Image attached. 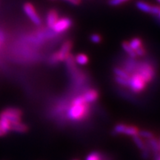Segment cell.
I'll return each mask as SVG.
<instances>
[{
  "mask_svg": "<svg viewBox=\"0 0 160 160\" xmlns=\"http://www.w3.org/2000/svg\"><path fill=\"white\" fill-rule=\"evenodd\" d=\"M136 52V54L138 57H143V56H145L146 54V53H147V51H146V49L145 48V47L142 46V47L139 48V49H137V51H135Z\"/></svg>",
  "mask_w": 160,
  "mask_h": 160,
  "instance_id": "obj_27",
  "label": "cell"
},
{
  "mask_svg": "<svg viewBox=\"0 0 160 160\" xmlns=\"http://www.w3.org/2000/svg\"><path fill=\"white\" fill-rule=\"evenodd\" d=\"M128 82V88L132 92L135 93H142L145 91L147 85L146 82L137 72H134L130 76Z\"/></svg>",
  "mask_w": 160,
  "mask_h": 160,
  "instance_id": "obj_4",
  "label": "cell"
},
{
  "mask_svg": "<svg viewBox=\"0 0 160 160\" xmlns=\"http://www.w3.org/2000/svg\"><path fill=\"white\" fill-rule=\"evenodd\" d=\"M59 19V14L56 9H51L48 11L47 16H46V22H47V25L50 29L53 28V25Z\"/></svg>",
  "mask_w": 160,
  "mask_h": 160,
  "instance_id": "obj_8",
  "label": "cell"
},
{
  "mask_svg": "<svg viewBox=\"0 0 160 160\" xmlns=\"http://www.w3.org/2000/svg\"><path fill=\"white\" fill-rule=\"evenodd\" d=\"M65 1L68 2L72 4V5H79L82 2V0H65Z\"/></svg>",
  "mask_w": 160,
  "mask_h": 160,
  "instance_id": "obj_29",
  "label": "cell"
},
{
  "mask_svg": "<svg viewBox=\"0 0 160 160\" xmlns=\"http://www.w3.org/2000/svg\"><path fill=\"white\" fill-rule=\"evenodd\" d=\"M135 72L139 73L147 84L153 81L156 76L154 67L151 63L147 62H144L139 64L137 65Z\"/></svg>",
  "mask_w": 160,
  "mask_h": 160,
  "instance_id": "obj_3",
  "label": "cell"
},
{
  "mask_svg": "<svg viewBox=\"0 0 160 160\" xmlns=\"http://www.w3.org/2000/svg\"><path fill=\"white\" fill-rule=\"evenodd\" d=\"M136 6L138 9L144 12V13H151L153 16L158 15V13L160 11V6L151 5V4L146 2L141 1V0L137 2Z\"/></svg>",
  "mask_w": 160,
  "mask_h": 160,
  "instance_id": "obj_7",
  "label": "cell"
},
{
  "mask_svg": "<svg viewBox=\"0 0 160 160\" xmlns=\"http://www.w3.org/2000/svg\"><path fill=\"white\" fill-rule=\"evenodd\" d=\"M28 126L25 125V124L22 123L21 122H20L11 124V131L16 132V133H27V132L28 131Z\"/></svg>",
  "mask_w": 160,
  "mask_h": 160,
  "instance_id": "obj_11",
  "label": "cell"
},
{
  "mask_svg": "<svg viewBox=\"0 0 160 160\" xmlns=\"http://www.w3.org/2000/svg\"><path fill=\"white\" fill-rule=\"evenodd\" d=\"M138 136H139L141 138H145L147 139H152L154 138V133H152L151 131H139Z\"/></svg>",
  "mask_w": 160,
  "mask_h": 160,
  "instance_id": "obj_24",
  "label": "cell"
},
{
  "mask_svg": "<svg viewBox=\"0 0 160 160\" xmlns=\"http://www.w3.org/2000/svg\"><path fill=\"white\" fill-rule=\"evenodd\" d=\"M148 145L150 149L153 153H154V158L160 154V147L159 140L156 139V138H152V139H148Z\"/></svg>",
  "mask_w": 160,
  "mask_h": 160,
  "instance_id": "obj_10",
  "label": "cell"
},
{
  "mask_svg": "<svg viewBox=\"0 0 160 160\" xmlns=\"http://www.w3.org/2000/svg\"><path fill=\"white\" fill-rule=\"evenodd\" d=\"M85 160H102V157L99 152L94 151L88 155Z\"/></svg>",
  "mask_w": 160,
  "mask_h": 160,
  "instance_id": "obj_23",
  "label": "cell"
},
{
  "mask_svg": "<svg viewBox=\"0 0 160 160\" xmlns=\"http://www.w3.org/2000/svg\"><path fill=\"white\" fill-rule=\"evenodd\" d=\"M129 44H130V46L131 47V48L134 51H137V49H139V48L142 47L143 46L142 40L139 37L133 38V39L129 42Z\"/></svg>",
  "mask_w": 160,
  "mask_h": 160,
  "instance_id": "obj_16",
  "label": "cell"
},
{
  "mask_svg": "<svg viewBox=\"0 0 160 160\" xmlns=\"http://www.w3.org/2000/svg\"><path fill=\"white\" fill-rule=\"evenodd\" d=\"M74 60L75 62H77L78 65H85L88 63L89 59L88 57L85 53H79V54H77L74 57Z\"/></svg>",
  "mask_w": 160,
  "mask_h": 160,
  "instance_id": "obj_15",
  "label": "cell"
},
{
  "mask_svg": "<svg viewBox=\"0 0 160 160\" xmlns=\"http://www.w3.org/2000/svg\"><path fill=\"white\" fill-rule=\"evenodd\" d=\"M155 160H160V154L155 158Z\"/></svg>",
  "mask_w": 160,
  "mask_h": 160,
  "instance_id": "obj_32",
  "label": "cell"
},
{
  "mask_svg": "<svg viewBox=\"0 0 160 160\" xmlns=\"http://www.w3.org/2000/svg\"><path fill=\"white\" fill-rule=\"evenodd\" d=\"M139 131V129L137 127H136V126L126 125L123 134L133 137H134V136L138 135Z\"/></svg>",
  "mask_w": 160,
  "mask_h": 160,
  "instance_id": "obj_13",
  "label": "cell"
},
{
  "mask_svg": "<svg viewBox=\"0 0 160 160\" xmlns=\"http://www.w3.org/2000/svg\"><path fill=\"white\" fill-rule=\"evenodd\" d=\"M122 47L124 51H125L129 55V57L132 58V59H136L137 57V54H136V52L131 48V47L130 46V44L128 41H124L122 44Z\"/></svg>",
  "mask_w": 160,
  "mask_h": 160,
  "instance_id": "obj_14",
  "label": "cell"
},
{
  "mask_svg": "<svg viewBox=\"0 0 160 160\" xmlns=\"http://www.w3.org/2000/svg\"><path fill=\"white\" fill-rule=\"evenodd\" d=\"M90 40H91L93 43L99 44L102 42V36L100 34H98V33H93V34H91V37H90Z\"/></svg>",
  "mask_w": 160,
  "mask_h": 160,
  "instance_id": "obj_25",
  "label": "cell"
},
{
  "mask_svg": "<svg viewBox=\"0 0 160 160\" xmlns=\"http://www.w3.org/2000/svg\"><path fill=\"white\" fill-rule=\"evenodd\" d=\"M157 1L159 3H160V0H157Z\"/></svg>",
  "mask_w": 160,
  "mask_h": 160,
  "instance_id": "obj_33",
  "label": "cell"
},
{
  "mask_svg": "<svg viewBox=\"0 0 160 160\" xmlns=\"http://www.w3.org/2000/svg\"><path fill=\"white\" fill-rule=\"evenodd\" d=\"M5 33L0 29V44H2L5 42Z\"/></svg>",
  "mask_w": 160,
  "mask_h": 160,
  "instance_id": "obj_28",
  "label": "cell"
},
{
  "mask_svg": "<svg viewBox=\"0 0 160 160\" xmlns=\"http://www.w3.org/2000/svg\"><path fill=\"white\" fill-rule=\"evenodd\" d=\"M2 112L6 113H8V114L18 116V117H21L23 114L22 111V110H20L19 108H6Z\"/></svg>",
  "mask_w": 160,
  "mask_h": 160,
  "instance_id": "obj_19",
  "label": "cell"
},
{
  "mask_svg": "<svg viewBox=\"0 0 160 160\" xmlns=\"http://www.w3.org/2000/svg\"><path fill=\"white\" fill-rule=\"evenodd\" d=\"M73 160H78V159H73Z\"/></svg>",
  "mask_w": 160,
  "mask_h": 160,
  "instance_id": "obj_36",
  "label": "cell"
},
{
  "mask_svg": "<svg viewBox=\"0 0 160 160\" xmlns=\"http://www.w3.org/2000/svg\"><path fill=\"white\" fill-rule=\"evenodd\" d=\"M23 10L26 15L30 18V19L36 25H40L42 24V19L39 15L38 14L37 10L33 4L26 2L23 6Z\"/></svg>",
  "mask_w": 160,
  "mask_h": 160,
  "instance_id": "obj_6",
  "label": "cell"
},
{
  "mask_svg": "<svg viewBox=\"0 0 160 160\" xmlns=\"http://www.w3.org/2000/svg\"><path fill=\"white\" fill-rule=\"evenodd\" d=\"M113 73H114L115 76H117V77H122L124 79H128L130 77V74L126 72L125 70L122 68H120L119 67H116L113 68Z\"/></svg>",
  "mask_w": 160,
  "mask_h": 160,
  "instance_id": "obj_17",
  "label": "cell"
},
{
  "mask_svg": "<svg viewBox=\"0 0 160 160\" xmlns=\"http://www.w3.org/2000/svg\"><path fill=\"white\" fill-rule=\"evenodd\" d=\"M84 98H85V101L88 103H93L94 102L99 99V93L98 92L97 90L96 89H90L88 91H87L85 93V94L83 95Z\"/></svg>",
  "mask_w": 160,
  "mask_h": 160,
  "instance_id": "obj_9",
  "label": "cell"
},
{
  "mask_svg": "<svg viewBox=\"0 0 160 160\" xmlns=\"http://www.w3.org/2000/svg\"><path fill=\"white\" fill-rule=\"evenodd\" d=\"M0 127H1V124H0Z\"/></svg>",
  "mask_w": 160,
  "mask_h": 160,
  "instance_id": "obj_35",
  "label": "cell"
},
{
  "mask_svg": "<svg viewBox=\"0 0 160 160\" xmlns=\"http://www.w3.org/2000/svg\"><path fill=\"white\" fill-rule=\"evenodd\" d=\"M88 113H89L88 103L85 101L82 95L77 97L72 101L67 116L71 121L77 122L85 118Z\"/></svg>",
  "mask_w": 160,
  "mask_h": 160,
  "instance_id": "obj_1",
  "label": "cell"
},
{
  "mask_svg": "<svg viewBox=\"0 0 160 160\" xmlns=\"http://www.w3.org/2000/svg\"><path fill=\"white\" fill-rule=\"evenodd\" d=\"M0 119H7L8 121L11 122V124H14V123L20 122L22 120V117H18V116H15V115L8 114V113H4V112L2 111L1 113H0Z\"/></svg>",
  "mask_w": 160,
  "mask_h": 160,
  "instance_id": "obj_12",
  "label": "cell"
},
{
  "mask_svg": "<svg viewBox=\"0 0 160 160\" xmlns=\"http://www.w3.org/2000/svg\"><path fill=\"white\" fill-rule=\"evenodd\" d=\"M130 0H109L108 4L111 6H118L120 5H122L123 3L127 2Z\"/></svg>",
  "mask_w": 160,
  "mask_h": 160,
  "instance_id": "obj_26",
  "label": "cell"
},
{
  "mask_svg": "<svg viewBox=\"0 0 160 160\" xmlns=\"http://www.w3.org/2000/svg\"><path fill=\"white\" fill-rule=\"evenodd\" d=\"M0 124H1V128L5 131L6 133L11 131V124L7 119H0Z\"/></svg>",
  "mask_w": 160,
  "mask_h": 160,
  "instance_id": "obj_20",
  "label": "cell"
},
{
  "mask_svg": "<svg viewBox=\"0 0 160 160\" xmlns=\"http://www.w3.org/2000/svg\"><path fill=\"white\" fill-rule=\"evenodd\" d=\"M133 142L135 143V145H137V147L141 151H142L143 149L145 148L146 147V143H145L143 142L142 138H141L139 136H134L133 137Z\"/></svg>",
  "mask_w": 160,
  "mask_h": 160,
  "instance_id": "obj_18",
  "label": "cell"
},
{
  "mask_svg": "<svg viewBox=\"0 0 160 160\" xmlns=\"http://www.w3.org/2000/svg\"><path fill=\"white\" fill-rule=\"evenodd\" d=\"M125 124L123 123H119L117 124V125L113 128V133L114 135H118V134H123L124 131H125Z\"/></svg>",
  "mask_w": 160,
  "mask_h": 160,
  "instance_id": "obj_21",
  "label": "cell"
},
{
  "mask_svg": "<svg viewBox=\"0 0 160 160\" xmlns=\"http://www.w3.org/2000/svg\"><path fill=\"white\" fill-rule=\"evenodd\" d=\"M128 79H124V78H122V77H117V76H115V77H114V81L116 83H117L118 85L122 86V87H125V88H127V87L128 88V84H129Z\"/></svg>",
  "mask_w": 160,
  "mask_h": 160,
  "instance_id": "obj_22",
  "label": "cell"
},
{
  "mask_svg": "<svg viewBox=\"0 0 160 160\" xmlns=\"http://www.w3.org/2000/svg\"><path fill=\"white\" fill-rule=\"evenodd\" d=\"M73 25V21L70 17H62L58 19V21L53 25V30L56 33H62L69 30Z\"/></svg>",
  "mask_w": 160,
  "mask_h": 160,
  "instance_id": "obj_5",
  "label": "cell"
},
{
  "mask_svg": "<svg viewBox=\"0 0 160 160\" xmlns=\"http://www.w3.org/2000/svg\"><path fill=\"white\" fill-rule=\"evenodd\" d=\"M159 147H160V139H159Z\"/></svg>",
  "mask_w": 160,
  "mask_h": 160,
  "instance_id": "obj_34",
  "label": "cell"
},
{
  "mask_svg": "<svg viewBox=\"0 0 160 160\" xmlns=\"http://www.w3.org/2000/svg\"><path fill=\"white\" fill-rule=\"evenodd\" d=\"M6 134H7V133H6V132L4 131L3 129L0 127V137H4V136H5Z\"/></svg>",
  "mask_w": 160,
  "mask_h": 160,
  "instance_id": "obj_30",
  "label": "cell"
},
{
  "mask_svg": "<svg viewBox=\"0 0 160 160\" xmlns=\"http://www.w3.org/2000/svg\"><path fill=\"white\" fill-rule=\"evenodd\" d=\"M73 47V42L71 40H66L61 46L59 51L55 52L49 57L48 62L52 65H57L60 62L65 61L71 54V51Z\"/></svg>",
  "mask_w": 160,
  "mask_h": 160,
  "instance_id": "obj_2",
  "label": "cell"
},
{
  "mask_svg": "<svg viewBox=\"0 0 160 160\" xmlns=\"http://www.w3.org/2000/svg\"><path fill=\"white\" fill-rule=\"evenodd\" d=\"M155 17H156V18H157V19H159V22L160 23V11H159V13H158V15L155 16Z\"/></svg>",
  "mask_w": 160,
  "mask_h": 160,
  "instance_id": "obj_31",
  "label": "cell"
}]
</instances>
